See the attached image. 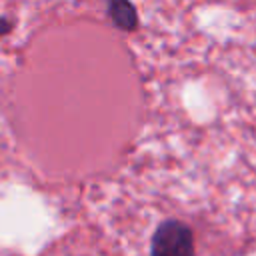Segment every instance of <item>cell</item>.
<instances>
[{
    "label": "cell",
    "instance_id": "6da1fadb",
    "mask_svg": "<svg viewBox=\"0 0 256 256\" xmlns=\"http://www.w3.org/2000/svg\"><path fill=\"white\" fill-rule=\"evenodd\" d=\"M150 256H196L190 226L174 218L160 222L152 234Z\"/></svg>",
    "mask_w": 256,
    "mask_h": 256
},
{
    "label": "cell",
    "instance_id": "7a4b0ae2",
    "mask_svg": "<svg viewBox=\"0 0 256 256\" xmlns=\"http://www.w3.org/2000/svg\"><path fill=\"white\" fill-rule=\"evenodd\" d=\"M108 16L120 30L134 32L138 28V12L130 0H108Z\"/></svg>",
    "mask_w": 256,
    "mask_h": 256
},
{
    "label": "cell",
    "instance_id": "3957f363",
    "mask_svg": "<svg viewBox=\"0 0 256 256\" xmlns=\"http://www.w3.org/2000/svg\"><path fill=\"white\" fill-rule=\"evenodd\" d=\"M12 30V22L8 18H0V36L2 34H8Z\"/></svg>",
    "mask_w": 256,
    "mask_h": 256
}]
</instances>
